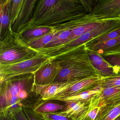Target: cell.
<instances>
[{
    "label": "cell",
    "mask_w": 120,
    "mask_h": 120,
    "mask_svg": "<svg viewBox=\"0 0 120 120\" xmlns=\"http://www.w3.org/2000/svg\"><path fill=\"white\" fill-rule=\"evenodd\" d=\"M86 14L79 0H38L31 17L19 32L35 26H54Z\"/></svg>",
    "instance_id": "6da1fadb"
},
{
    "label": "cell",
    "mask_w": 120,
    "mask_h": 120,
    "mask_svg": "<svg viewBox=\"0 0 120 120\" xmlns=\"http://www.w3.org/2000/svg\"><path fill=\"white\" fill-rule=\"evenodd\" d=\"M4 36L0 43V65L23 61L41 54L30 47L12 28Z\"/></svg>",
    "instance_id": "7a4b0ae2"
},
{
    "label": "cell",
    "mask_w": 120,
    "mask_h": 120,
    "mask_svg": "<svg viewBox=\"0 0 120 120\" xmlns=\"http://www.w3.org/2000/svg\"><path fill=\"white\" fill-rule=\"evenodd\" d=\"M120 26V17L107 18L103 24L90 31L83 34L77 38L70 42L63 43L57 46L45 48L44 52L48 56L53 57L82 44H85Z\"/></svg>",
    "instance_id": "3957f363"
},
{
    "label": "cell",
    "mask_w": 120,
    "mask_h": 120,
    "mask_svg": "<svg viewBox=\"0 0 120 120\" xmlns=\"http://www.w3.org/2000/svg\"><path fill=\"white\" fill-rule=\"evenodd\" d=\"M54 60L53 58L42 54L23 61L0 65V82H3L12 78L26 74H34L42 66Z\"/></svg>",
    "instance_id": "277c9868"
},
{
    "label": "cell",
    "mask_w": 120,
    "mask_h": 120,
    "mask_svg": "<svg viewBox=\"0 0 120 120\" xmlns=\"http://www.w3.org/2000/svg\"><path fill=\"white\" fill-rule=\"evenodd\" d=\"M62 70L54 82L80 81L92 76H99L91 64L89 56L62 66Z\"/></svg>",
    "instance_id": "5b68a950"
},
{
    "label": "cell",
    "mask_w": 120,
    "mask_h": 120,
    "mask_svg": "<svg viewBox=\"0 0 120 120\" xmlns=\"http://www.w3.org/2000/svg\"><path fill=\"white\" fill-rule=\"evenodd\" d=\"M27 82L25 79L15 82L8 80L0 84L3 85H1L0 112H6L23 107L19 94L22 90H25Z\"/></svg>",
    "instance_id": "8992f818"
},
{
    "label": "cell",
    "mask_w": 120,
    "mask_h": 120,
    "mask_svg": "<svg viewBox=\"0 0 120 120\" xmlns=\"http://www.w3.org/2000/svg\"><path fill=\"white\" fill-rule=\"evenodd\" d=\"M62 66L54 60L40 68L34 74L32 90L54 83L62 69Z\"/></svg>",
    "instance_id": "52a82bcc"
},
{
    "label": "cell",
    "mask_w": 120,
    "mask_h": 120,
    "mask_svg": "<svg viewBox=\"0 0 120 120\" xmlns=\"http://www.w3.org/2000/svg\"><path fill=\"white\" fill-rule=\"evenodd\" d=\"M120 14V0H99L89 16L98 19L119 17Z\"/></svg>",
    "instance_id": "ba28073f"
},
{
    "label": "cell",
    "mask_w": 120,
    "mask_h": 120,
    "mask_svg": "<svg viewBox=\"0 0 120 120\" xmlns=\"http://www.w3.org/2000/svg\"><path fill=\"white\" fill-rule=\"evenodd\" d=\"M120 104V86L103 89L101 93L94 97L89 108L106 105L115 107Z\"/></svg>",
    "instance_id": "9c48e42d"
},
{
    "label": "cell",
    "mask_w": 120,
    "mask_h": 120,
    "mask_svg": "<svg viewBox=\"0 0 120 120\" xmlns=\"http://www.w3.org/2000/svg\"><path fill=\"white\" fill-rule=\"evenodd\" d=\"M79 81L54 82L44 87L32 90V91L35 92L37 95H40L42 100L50 101L53 98L60 96L70 87Z\"/></svg>",
    "instance_id": "30bf717a"
},
{
    "label": "cell",
    "mask_w": 120,
    "mask_h": 120,
    "mask_svg": "<svg viewBox=\"0 0 120 120\" xmlns=\"http://www.w3.org/2000/svg\"><path fill=\"white\" fill-rule=\"evenodd\" d=\"M62 110L58 111L59 114L74 120H82L89 109L90 103L80 101H65Z\"/></svg>",
    "instance_id": "8fae6325"
},
{
    "label": "cell",
    "mask_w": 120,
    "mask_h": 120,
    "mask_svg": "<svg viewBox=\"0 0 120 120\" xmlns=\"http://www.w3.org/2000/svg\"><path fill=\"white\" fill-rule=\"evenodd\" d=\"M90 62L99 76L103 78L117 75L114 68L99 53L87 49Z\"/></svg>",
    "instance_id": "7c38bea8"
},
{
    "label": "cell",
    "mask_w": 120,
    "mask_h": 120,
    "mask_svg": "<svg viewBox=\"0 0 120 120\" xmlns=\"http://www.w3.org/2000/svg\"><path fill=\"white\" fill-rule=\"evenodd\" d=\"M103 79V78L100 76H92L84 79L73 85L60 96L53 98L50 101L53 100L56 98L72 96L85 90L96 87L101 84Z\"/></svg>",
    "instance_id": "4fadbf2b"
},
{
    "label": "cell",
    "mask_w": 120,
    "mask_h": 120,
    "mask_svg": "<svg viewBox=\"0 0 120 120\" xmlns=\"http://www.w3.org/2000/svg\"><path fill=\"white\" fill-rule=\"evenodd\" d=\"M38 0H25L19 15L12 26L13 31L17 32L29 21Z\"/></svg>",
    "instance_id": "5bb4252c"
},
{
    "label": "cell",
    "mask_w": 120,
    "mask_h": 120,
    "mask_svg": "<svg viewBox=\"0 0 120 120\" xmlns=\"http://www.w3.org/2000/svg\"><path fill=\"white\" fill-rule=\"evenodd\" d=\"M103 88L101 84L97 86L87 90L70 96L56 98L53 100L60 101H80L90 103L92 98L102 92Z\"/></svg>",
    "instance_id": "9a60e30c"
},
{
    "label": "cell",
    "mask_w": 120,
    "mask_h": 120,
    "mask_svg": "<svg viewBox=\"0 0 120 120\" xmlns=\"http://www.w3.org/2000/svg\"><path fill=\"white\" fill-rule=\"evenodd\" d=\"M49 101L42 100L41 98L29 105L36 113L56 112L62 110L65 106V104L61 105Z\"/></svg>",
    "instance_id": "2e32d148"
},
{
    "label": "cell",
    "mask_w": 120,
    "mask_h": 120,
    "mask_svg": "<svg viewBox=\"0 0 120 120\" xmlns=\"http://www.w3.org/2000/svg\"><path fill=\"white\" fill-rule=\"evenodd\" d=\"M87 49L94 51L99 54L119 51L120 50V37L97 44Z\"/></svg>",
    "instance_id": "e0dca14e"
},
{
    "label": "cell",
    "mask_w": 120,
    "mask_h": 120,
    "mask_svg": "<svg viewBox=\"0 0 120 120\" xmlns=\"http://www.w3.org/2000/svg\"><path fill=\"white\" fill-rule=\"evenodd\" d=\"M54 30V26H37L29 29L20 35L23 40L27 42L39 38Z\"/></svg>",
    "instance_id": "ac0fdd59"
},
{
    "label": "cell",
    "mask_w": 120,
    "mask_h": 120,
    "mask_svg": "<svg viewBox=\"0 0 120 120\" xmlns=\"http://www.w3.org/2000/svg\"><path fill=\"white\" fill-rule=\"evenodd\" d=\"M11 0L6 5L0 6V34L5 35L12 28L11 23Z\"/></svg>",
    "instance_id": "d6986e66"
},
{
    "label": "cell",
    "mask_w": 120,
    "mask_h": 120,
    "mask_svg": "<svg viewBox=\"0 0 120 120\" xmlns=\"http://www.w3.org/2000/svg\"><path fill=\"white\" fill-rule=\"evenodd\" d=\"M63 31L61 30H55L53 31L45 34L39 38L25 42L31 48L35 50L44 48L47 44Z\"/></svg>",
    "instance_id": "ffe728a7"
},
{
    "label": "cell",
    "mask_w": 120,
    "mask_h": 120,
    "mask_svg": "<svg viewBox=\"0 0 120 120\" xmlns=\"http://www.w3.org/2000/svg\"><path fill=\"white\" fill-rule=\"evenodd\" d=\"M120 115V104L115 107L101 106L94 120H114Z\"/></svg>",
    "instance_id": "44dd1931"
},
{
    "label": "cell",
    "mask_w": 120,
    "mask_h": 120,
    "mask_svg": "<svg viewBox=\"0 0 120 120\" xmlns=\"http://www.w3.org/2000/svg\"><path fill=\"white\" fill-rule=\"evenodd\" d=\"M120 37V26L112 31L101 35L85 44L86 48H89L94 45L106 41L110 39Z\"/></svg>",
    "instance_id": "7402d4cb"
},
{
    "label": "cell",
    "mask_w": 120,
    "mask_h": 120,
    "mask_svg": "<svg viewBox=\"0 0 120 120\" xmlns=\"http://www.w3.org/2000/svg\"><path fill=\"white\" fill-rule=\"evenodd\" d=\"M99 55L114 68L117 75L120 74V51Z\"/></svg>",
    "instance_id": "603a6c76"
},
{
    "label": "cell",
    "mask_w": 120,
    "mask_h": 120,
    "mask_svg": "<svg viewBox=\"0 0 120 120\" xmlns=\"http://www.w3.org/2000/svg\"><path fill=\"white\" fill-rule=\"evenodd\" d=\"M72 30L67 29L63 30L58 35L47 44L44 48H51L57 46L63 43L67 42L71 35Z\"/></svg>",
    "instance_id": "cb8c5ba5"
},
{
    "label": "cell",
    "mask_w": 120,
    "mask_h": 120,
    "mask_svg": "<svg viewBox=\"0 0 120 120\" xmlns=\"http://www.w3.org/2000/svg\"><path fill=\"white\" fill-rule=\"evenodd\" d=\"M24 1L25 0H11V23L12 26L17 19Z\"/></svg>",
    "instance_id": "d4e9b609"
},
{
    "label": "cell",
    "mask_w": 120,
    "mask_h": 120,
    "mask_svg": "<svg viewBox=\"0 0 120 120\" xmlns=\"http://www.w3.org/2000/svg\"><path fill=\"white\" fill-rule=\"evenodd\" d=\"M101 85L103 89L120 86V74L103 78Z\"/></svg>",
    "instance_id": "484cf974"
},
{
    "label": "cell",
    "mask_w": 120,
    "mask_h": 120,
    "mask_svg": "<svg viewBox=\"0 0 120 120\" xmlns=\"http://www.w3.org/2000/svg\"><path fill=\"white\" fill-rule=\"evenodd\" d=\"M36 113L44 120H74L60 115L58 112L51 113Z\"/></svg>",
    "instance_id": "4316f807"
},
{
    "label": "cell",
    "mask_w": 120,
    "mask_h": 120,
    "mask_svg": "<svg viewBox=\"0 0 120 120\" xmlns=\"http://www.w3.org/2000/svg\"><path fill=\"white\" fill-rule=\"evenodd\" d=\"M86 13L89 14L91 12L98 3L99 0H79Z\"/></svg>",
    "instance_id": "83f0119b"
},
{
    "label": "cell",
    "mask_w": 120,
    "mask_h": 120,
    "mask_svg": "<svg viewBox=\"0 0 120 120\" xmlns=\"http://www.w3.org/2000/svg\"><path fill=\"white\" fill-rule=\"evenodd\" d=\"M22 108L28 120H44L33 111L29 105L23 106Z\"/></svg>",
    "instance_id": "f1b7e54d"
},
{
    "label": "cell",
    "mask_w": 120,
    "mask_h": 120,
    "mask_svg": "<svg viewBox=\"0 0 120 120\" xmlns=\"http://www.w3.org/2000/svg\"><path fill=\"white\" fill-rule=\"evenodd\" d=\"M11 113L13 120H28L22 108L9 111Z\"/></svg>",
    "instance_id": "f546056e"
},
{
    "label": "cell",
    "mask_w": 120,
    "mask_h": 120,
    "mask_svg": "<svg viewBox=\"0 0 120 120\" xmlns=\"http://www.w3.org/2000/svg\"><path fill=\"white\" fill-rule=\"evenodd\" d=\"M101 107L96 106L89 108V111L82 120H94L98 113Z\"/></svg>",
    "instance_id": "4dcf8cb0"
},
{
    "label": "cell",
    "mask_w": 120,
    "mask_h": 120,
    "mask_svg": "<svg viewBox=\"0 0 120 120\" xmlns=\"http://www.w3.org/2000/svg\"><path fill=\"white\" fill-rule=\"evenodd\" d=\"M0 120H13L10 111L6 112H0Z\"/></svg>",
    "instance_id": "1f68e13d"
},
{
    "label": "cell",
    "mask_w": 120,
    "mask_h": 120,
    "mask_svg": "<svg viewBox=\"0 0 120 120\" xmlns=\"http://www.w3.org/2000/svg\"><path fill=\"white\" fill-rule=\"evenodd\" d=\"M11 0H0V6H3L8 3Z\"/></svg>",
    "instance_id": "d6a6232c"
},
{
    "label": "cell",
    "mask_w": 120,
    "mask_h": 120,
    "mask_svg": "<svg viewBox=\"0 0 120 120\" xmlns=\"http://www.w3.org/2000/svg\"><path fill=\"white\" fill-rule=\"evenodd\" d=\"M114 120H120V115L118 116L117 118H116Z\"/></svg>",
    "instance_id": "836d02e7"
},
{
    "label": "cell",
    "mask_w": 120,
    "mask_h": 120,
    "mask_svg": "<svg viewBox=\"0 0 120 120\" xmlns=\"http://www.w3.org/2000/svg\"><path fill=\"white\" fill-rule=\"evenodd\" d=\"M119 17H120V15H119Z\"/></svg>",
    "instance_id": "e575fe53"
},
{
    "label": "cell",
    "mask_w": 120,
    "mask_h": 120,
    "mask_svg": "<svg viewBox=\"0 0 120 120\" xmlns=\"http://www.w3.org/2000/svg\"></svg>",
    "instance_id": "d590c367"
}]
</instances>
